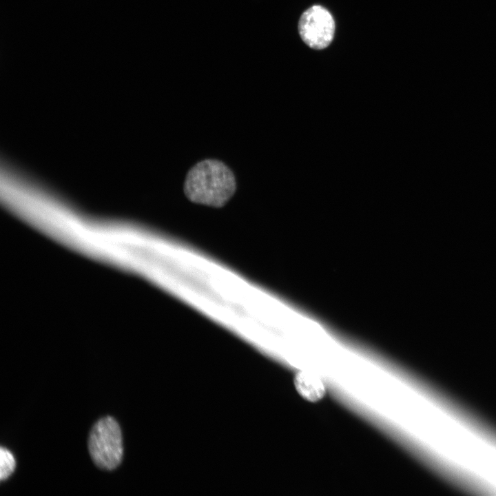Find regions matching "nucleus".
Segmentation results:
<instances>
[{"instance_id": "f257e3e1", "label": "nucleus", "mask_w": 496, "mask_h": 496, "mask_svg": "<svg viewBox=\"0 0 496 496\" xmlns=\"http://www.w3.org/2000/svg\"><path fill=\"white\" fill-rule=\"evenodd\" d=\"M236 180L223 163L207 159L194 165L187 173L184 192L192 202L221 207L233 196Z\"/></svg>"}, {"instance_id": "f03ea898", "label": "nucleus", "mask_w": 496, "mask_h": 496, "mask_svg": "<svg viewBox=\"0 0 496 496\" xmlns=\"http://www.w3.org/2000/svg\"><path fill=\"white\" fill-rule=\"evenodd\" d=\"M88 449L99 468L111 471L119 466L123 451L122 433L113 417H103L94 424L89 435Z\"/></svg>"}, {"instance_id": "7ed1b4c3", "label": "nucleus", "mask_w": 496, "mask_h": 496, "mask_svg": "<svg viewBox=\"0 0 496 496\" xmlns=\"http://www.w3.org/2000/svg\"><path fill=\"white\" fill-rule=\"evenodd\" d=\"M298 29L302 41L310 48L320 50L332 41L335 22L332 15L324 7L313 6L302 13Z\"/></svg>"}, {"instance_id": "20e7f679", "label": "nucleus", "mask_w": 496, "mask_h": 496, "mask_svg": "<svg viewBox=\"0 0 496 496\" xmlns=\"http://www.w3.org/2000/svg\"><path fill=\"white\" fill-rule=\"evenodd\" d=\"M293 382L298 393L309 402H318L326 393V386L322 379L310 371H299L295 375Z\"/></svg>"}, {"instance_id": "39448f33", "label": "nucleus", "mask_w": 496, "mask_h": 496, "mask_svg": "<svg viewBox=\"0 0 496 496\" xmlns=\"http://www.w3.org/2000/svg\"><path fill=\"white\" fill-rule=\"evenodd\" d=\"M15 460L12 454L6 448L0 450V479L1 481L8 479L14 471Z\"/></svg>"}]
</instances>
